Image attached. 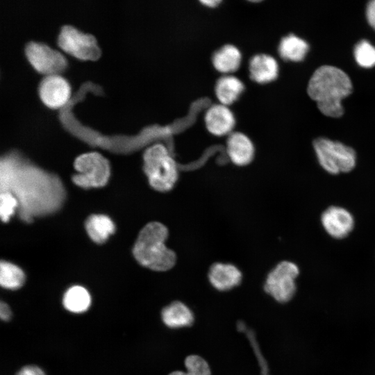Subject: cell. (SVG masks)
Instances as JSON below:
<instances>
[{
  "label": "cell",
  "instance_id": "obj_1",
  "mask_svg": "<svg viewBox=\"0 0 375 375\" xmlns=\"http://www.w3.org/2000/svg\"><path fill=\"white\" fill-rule=\"evenodd\" d=\"M10 167V166H9ZM4 171L1 170V192H9L11 189L18 196L19 201L24 206V213L26 214L28 218V213H40L49 212L51 209L56 208L59 202L50 198V195L56 199H61L62 194L50 192L62 193V188L55 178L46 175L42 172L36 169L35 176L26 178L25 172L22 171L27 178L28 182L18 171L17 173L5 163ZM34 168L33 169L32 176Z\"/></svg>",
  "mask_w": 375,
  "mask_h": 375
},
{
  "label": "cell",
  "instance_id": "obj_2",
  "mask_svg": "<svg viewBox=\"0 0 375 375\" xmlns=\"http://www.w3.org/2000/svg\"><path fill=\"white\" fill-rule=\"evenodd\" d=\"M352 89L351 81L344 71L324 65L312 75L307 92L324 115L340 117L344 113L341 101L351 93Z\"/></svg>",
  "mask_w": 375,
  "mask_h": 375
},
{
  "label": "cell",
  "instance_id": "obj_3",
  "mask_svg": "<svg viewBox=\"0 0 375 375\" xmlns=\"http://www.w3.org/2000/svg\"><path fill=\"white\" fill-rule=\"evenodd\" d=\"M167 227L160 222H150L140 231L133 248V254L142 266L157 272L172 269L176 261V253L165 245Z\"/></svg>",
  "mask_w": 375,
  "mask_h": 375
},
{
  "label": "cell",
  "instance_id": "obj_4",
  "mask_svg": "<svg viewBox=\"0 0 375 375\" xmlns=\"http://www.w3.org/2000/svg\"><path fill=\"white\" fill-rule=\"evenodd\" d=\"M144 170L150 185L160 192L172 189L178 180V167L167 149L157 144L144 152Z\"/></svg>",
  "mask_w": 375,
  "mask_h": 375
},
{
  "label": "cell",
  "instance_id": "obj_5",
  "mask_svg": "<svg viewBox=\"0 0 375 375\" xmlns=\"http://www.w3.org/2000/svg\"><path fill=\"white\" fill-rule=\"evenodd\" d=\"M312 145L320 167L328 174L349 173L355 168L356 153L353 148L324 138L315 139Z\"/></svg>",
  "mask_w": 375,
  "mask_h": 375
},
{
  "label": "cell",
  "instance_id": "obj_6",
  "mask_svg": "<svg viewBox=\"0 0 375 375\" xmlns=\"http://www.w3.org/2000/svg\"><path fill=\"white\" fill-rule=\"evenodd\" d=\"M299 272L296 263L288 260L280 262L268 274L264 285L265 291L279 303L288 302L296 292V279Z\"/></svg>",
  "mask_w": 375,
  "mask_h": 375
},
{
  "label": "cell",
  "instance_id": "obj_7",
  "mask_svg": "<svg viewBox=\"0 0 375 375\" xmlns=\"http://www.w3.org/2000/svg\"><path fill=\"white\" fill-rule=\"evenodd\" d=\"M74 167L79 174L73 176V181L81 188L103 186L110 176L108 161L97 152L87 153L77 157Z\"/></svg>",
  "mask_w": 375,
  "mask_h": 375
},
{
  "label": "cell",
  "instance_id": "obj_8",
  "mask_svg": "<svg viewBox=\"0 0 375 375\" xmlns=\"http://www.w3.org/2000/svg\"><path fill=\"white\" fill-rule=\"evenodd\" d=\"M58 44L68 53L83 60H94L100 56L95 38L72 26H64L58 35Z\"/></svg>",
  "mask_w": 375,
  "mask_h": 375
},
{
  "label": "cell",
  "instance_id": "obj_9",
  "mask_svg": "<svg viewBox=\"0 0 375 375\" xmlns=\"http://www.w3.org/2000/svg\"><path fill=\"white\" fill-rule=\"evenodd\" d=\"M26 56L31 65L39 72L56 74L67 65L65 57L47 44L30 42L25 48Z\"/></svg>",
  "mask_w": 375,
  "mask_h": 375
},
{
  "label": "cell",
  "instance_id": "obj_10",
  "mask_svg": "<svg viewBox=\"0 0 375 375\" xmlns=\"http://www.w3.org/2000/svg\"><path fill=\"white\" fill-rule=\"evenodd\" d=\"M320 222L325 232L332 238H346L355 227V218L347 208L333 205L327 207L320 217Z\"/></svg>",
  "mask_w": 375,
  "mask_h": 375
},
{
  "label": "cell",
  "instance_id": "obj_11",
  "mask_svg": "<svg viewBox=\"0 0 375 375\" xmlns=\"http://www.w3.org/2000/svg\"><path fill=\"white\" fill-rule=\"evenodd\" d=\"M42 102L50 108L62 106L70 94L68 82L58 74L47 75L40 81L38 88Z\"/></svg>",
  "mask_w": 375,
  "mask_h": 375
},
{
  "label": "cell",
  "instance_id": "obj_12",
  "mask_svg": "<svg viewBox=\"0 0 375 375\" xmlns=\"http://www.w3.org/2000/svg\"><path fill=\"white\" fill-rule=\"evenodd\" d=\"M207 130L215 136L230 135L235 125V116L231 110L223 104L211 106L205 115Z\"/></svg>",
  "mask_w": 375,
  "mask_h": 375
},
{
  "label": "cell",
  "instance_id": "obj_13",
  "mask_svg": "<svg viewBox=\"0 0 375 375\" xmlns=\"http://www.w3.org/2000/svg\"><path fill=\"white\" fill-rule=\"evenodd\" d=\"M226 151L230 160L238 166L249 165L255 155V148L252 141L247 135L241 132H233L228 135Z\"/></svg>",
  "mask_w": 375,
  "mask_h": 375
},
{
  "label": "cell",
  "instance_id": "obj_14",
  "mask_svg": "<svg viewBox=\"0 0 375 375\" xmlns=\"http://www.w3.org/2000/svg\"><path fill=\"white\" fill-rule=\"evenodd\" d=\"M242 278L241 272L231 264L217 262L211 266L208 272L210 284L221 292L230 290L239 285Z\"/></svg>",
  "mask_w": 375,
  "mask_h": 375
},
{
  "label": "cell",
  "instance_id": "obj_15",
  "mask_svg": "<svg viewBox=\"0 0 375 375\" xmlns=\"http://www.w3.org/2000/svg\"><path fill=\"white\" fill-rule=\"evenodd\" d=\"M249 69L251 78L259 84L272 82L278 75V65L276 59L265 53L253 56Z\"/></svg>",
  "mask_w": 375,
  "mask_h": 375
},
{
  "label": "cell",
  "instance_id": "obj_16",
  "mask_svg": "<svg viewBox=\"0 0 375 375\" xmlns=\"http://www.w3.org/2000/svg\"><path fill=\"white\" fill-rule=\"evenodd\" d=\"M161 318L164 324L170 328L191 326L194 322V315L184 303L174 301L162 309Z\"/></svg>",
  "mask_w": 375,
  "mask_h": 375
},
{
  "label": "cell",
  "instance_id": "obj_17",
  "mask_svg": "<svg viewBox=\"0 0 375 375\" xmlns=\"http://www.w3.org/2000/svg\"><path fill=\"white\" fill-rule=\"evenodd\" d=\"M242 61V53L233 44H228L217 50L212 58L214 68L219 72L228 74L235 72Z\"/></svg>",
  "mask_w": 375,
  "mask_h": 375
},
{
  "label": "cell",
  "instance_id": "obj_18",
  "mask_svg": "<svg viewBox=\"0 0 375 375\" xmlns=\"http://www.w3.org/2000/svg\"><path fill=\"white\" fill-rule=\"evenodd\" d=\"M244 90L242 81L232 75L220 77L215 84V92L219 103L228 106L238 100Z\"/></svg>",
  "mask_w": 375,
  "mask_h": 375
},
{
  "label": "cell",
  "instance_id": "obj_19",
  "mask_svg": "<svg viewBox=\"0 0 375 375\" xmlns=\"http://www.w3.org/2000/svg\"><path fill=\"white\" fill-rule=\"evenodd\" d=\"M308 49V43L293 34L283 38L278 46L280 56L285 60L293 62L301 61Z\"/></svg>",
  "mask_w": 375,
  "mask_h": 375
},
{
  "label": "cell",
  "instance_id": "obj_20",
  "mask_svg": "<svg viewBox=\"0 0 375 375\" xmlns=\"http://www.w3.org/2000/svg\"><path fill=\"white\" fill-rule=\"evenodd\" d=\"M85 228L94 242L101 244L107 240L110 235L114 233L115 225L108 217L103 215H94L86 221Z\"/></svg>",
  "mask_w": 375,
  "mask_h": 375
},
{
  "label": "cell",
  "instance_id": "obj_21",
  "mask_svg": "<svg viewBox=\"0 0 375 375\" xmlns=\"http://www.w3.org/2000/svg\"><path fill=\"white\" fill-rule=\"evenodd\" d=\"M91 298L89 292L84 288L73 286L65 293L62 303L69 311L80 313L86 311L90 307Z\"/></svg>",
  "mask_w": 375,
  "mask_h": 375
},
{
  "label": "cell",
  "instance_id": "obj_22",
  "mask_svg": "<svg viewBox=\"0 0 375 375\" xmlns=\"http://www.w3.org/2000/svg\"><path fill=\"white\" fill-rule=\"evenodd\" d=\"M25 275L17 266L8 262H1L0 267V283L7 289L16 290L24 283Z\"/></svg>",
  "mask_w": 375,
  "mask_h": 375
},
{
  "label": "cell",
  "instance_id": "obj_23",
  "mask_svg": "<svg viewBox=\"0 0 375 375\" xmlns=\"http://www.w3.org/2000/svg\"><path fill=\"white\" fill-rule=\"evenodd\" d=\"M187 372L174 371L168 375H211V370L207 361L200 356L190 355L184 360Z\"/></svg>",
  "mask_w": 375,
  "mask_h": 375
},
{
  "label": "cell",
  "instance_id": "obj_24",
  "mask_svg": "<svg viewBox=\"0 0 375 375\" xmlns=\"http://www.w3.org/2000/svg\"><path fill=\"white\" fill-rule=\"evenodd\" d=\"M354 57L360 66L372 67L375 66V47L367 40H362L355 47Z\"/></svg>",
  "mask_w": 375,
  "mask_h": 375
},
{
  "label": "cell",
  "instance_id": "obj_25",
  "mask_svg": "<svg viewBox=\"0 0 375 375\" xmlns=\"http://www.w3.org/2000/svg\"><path fill=\"white\" fill-rule=\"evenodd\" d=\"M0 199L1 218L3 222H6L14 213L17 206V200L9 192H1Z\"/></svg>",
  "mask_w": 375,
  "mask_h": 375
},
{
  "label": "cell",
  "instance_id": "obj_26",
  "mask_svg": "<svg viewBox=\"0 0 375 375\" xmlns=\"http://www.w3.org/2000/svg\"><path fill=\"white\" fill-rule=\"evenodd\" d=\"M16 375H45L44 372L38 366L27 365L22 367Z\"/></svg>",
  "mask_w": 375,
  "mask_h": 375
},
{
  "label": "cell",
  "instance_id": "obj_27",
  "mask_svg": "<svg viewBox=\"0 0 375 375\" xmlns=\"http://www.w3.org/2000/svg\"><path fill=\"white\" fill-rule=\"evenodd\" d=\"M366 15L369 24L375 30V0L368 3Z\"/></svg>",
  "mask_w": 375,
  "mask_h": 375
},
{
  "label": "cell",
  "instance_id": "obj_28",
  "mask_svg": "<svg viewBox=\"0 0 375 375\" xmlns=\"http://www.w3.org/2000/svg\"><path fill=\"white\" fill-rule=\"evenodd\" d=\"M11 310L6 303L1 301L0 303V317L3 321H8L11 317Z\"/></svg>",
  "mask_w": 375,
  "mask_h": 375
},
{
  "label": "cell",
  "instance_id": "obj_29",
  "mask_svg": "<svg viewBox=\"0 0 375 375\" xmlns=\"http://www.w3.org/2000/svg\"><path fill=\"white\" fill-rule=\"evenodd\" d=\"M200 3L203 4V6L208 7L210 8H216L221 3L222 1L220 0H204L201 1Z\"/></svg>",
  "mask_w": 375,
  "mask_h": 375
}]
</instances>
